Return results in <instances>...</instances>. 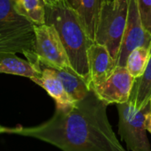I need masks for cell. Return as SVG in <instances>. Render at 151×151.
Returning <instances> with one entry per match:
<instances>
[{"instance_id":"obj_21","label":"cell","mask_w":151,"mask_h":151,"mask_svg":"<svg viewBox=\"0 0 151 151\" xmlns=\"http://www.w3.org/2000/svg\"><path fill=\"white\" fill-rule=\"evenodd\" d=\"M150 112H151V98H150Z\"/></svg>"},{"instance_id":"obj_15","label":"cell","mask_w":151,"mask_h":151,"mask_svg":"<svg viewBox=\"0 0 151 151\" xmlns=\"http://www.w3.org/2000/svg\"><path fill=\"white\" fill-rule=\"evenodd\" d=\"M150 54L151 49L139 47L128 55L126 68L134 78H138L143 73L148 65Z\"/></svg>"},{"instance_id":"obj_18","label":"cell","mask_w":151,"mask_h":151,"mask_svg":"<svg viewBox=\"0 0 151 151\" xmlns=\"http://www.w3.org/2000/svg\"><path fill=\"white\" fill-rule=\"evenodd\" d=\"M43 2L47 5H57L66 2V0H43Z\"/></svg>"},{"instance_id":"obj_13","label":"cell","mask_w":151,"mask_h":151,"mask_svg":"<svg viewBox=\"0 0 151 151\" xmlns=\"http://www.w3.org/2000/svg\"><path fill=\"white\" fill-rule=\"evenodd\" d=\"M104 1L105 0H81L80 7L77 10L93 41L95 39L99 12Z\"/></svg>"},{"instance_id":"obj_5","label":"cell","mask_w":151,"mask_h":151,"mask_svg":"<svg viewBox=\"0 0 151 151\" xmlns=\"http://www.w3.org/2000/svg\"><path fill=\"white\" fill-rule=\"evenodd\" d=\"M119 133L129 151H151L147 136L146 119L150 113V103L141 110H135L128 102L117 104Z\"/></svg>"},{"instance_id":"obj_1","label":"cell","mask_w":151,"mask_h":151,"mask_svg":"<svg viewBox=\"0 0 151 151\" xmlns=\"http://www.w3.org/2000/svg\"><path fill=\"white\" fill-rule=\"evenodd\" d=\"M107 106L95 92L33 127H15L13 134L50 143L62 151H127L107 117Z\"/></svg>"},{"instance_id":"obj_7","label":"cell","mask_w":151,"mask_h":151,"mask_svg":"<svg viewBox=\"0 0 151 151\" xmlns=\"http://www.w3.org/2000/svg\"><path fill=\"white\" fill-rule=\"evenodd\" d=\"M139 47L151 49V35L142 23L136 1L130 0L127 26L116 60L117 66L126 67L128 55Z\"/></svg>"},{"instance_id":"obj_12","label":"cell","mask_w":151,"mask_h":151,"mask_svg":"<svg viewBox=\"0 0 151 151\" xmlns=\"http://www.w3.org/2000/svg\"><path fill=\"white\" fill-rule=\"evenodd\" d=\"M0 73L27 77L30 80L41 75L27 60L8 52H0Z\"/></svg>"},{"instance_id":"obj_6","label":"cell","mask_w":151,"mask_h":151,"mask_svg":"<svg viewBox=\"0 0 151 151\" xmlns=\"http://www.w3.org/2000/svg\"><path fill=\"white\" fill-rule=\"evenodd\" d=\"M35 50L42 65L58 69L72 68L59 35L54 27L47 24L35 26Z\"/></svg>"},{"instance_id":"obj_16","label":"cell","mask_w":151,"mask_h":151,"mask_svg":"<svg viewBox=\"0 0 151 151\" xmlns=\"http://www.w3.org/2000/svg\"><path fill=\"white\" fill-rule=\"evenodd\" d=\"M144 28L151 35V0H135Z\"/></svg>"},{"instance_id":"obj_9","label":"cell","mask_w":151,"mask_h":151,"mask_svg":"<svg viewBox=\"0 0 151 151\" xmlns=\"http://www.w3.org/2000/svg\"><path fill=\"white\" fill-rule=\"evenodd\" d=\"M88 56L92 89L94 86L109 78L117 67V64L107 48L95 42L90 46Z\"/></svg>"},{"instance_id":"obj_19","label":"cell","mask_w":151,"mask_h":151,"mask_svg":"<svg viewBox=\"0 0 151 151\" xmlns=\"http://www.w3.org/2000/svg\"><path fill=\"white\" fill-rule=\"evenodd\" d=\"M15 130V127L11 128V127H5L3 126H0V134H13Z\"/></svg>"},{"instance_id":"obj_20","label":"cell","mask_w":151,"mask_h":151,"mask_svg":"<svg viewBox=\"0 0 151 151\" xmlns=\"http://www.w3.org/2000/svg\"><path fill=\"white\" fill-rule=\"evenodd\" d=\"M146 128H147V131L151 134V112L147 116V119H146Z\"/></svg>"},{"instance_id":"obj_11","label":"cell","mask_w":151,"mask_h":151,"mask_svg":"<svg viewBox=\"0 0 151 151\" xmlns=\"http://www.w3.org/2000/svg\"><path fill=\"white\" fill-rule=\"evenodd\" d=\"M151 98V54L143 73L135 78L130 94L128 104L135 110H141L146 106Z\"/></svg>"},{"instance_id":"obj_3","label":"cell","mask_w":151,"mask_h":151,"mask_svg":"<svg viewBox=\"0 0 151 151\" xmlns=\"http://www.w3.org/2000/svg\"><path fill=\"white\" fill-rule=\"evenodd\" d=\"M16 0H0V52L22 53L35 50V24L20 14Z\"/></svg>"},{"instance_id":"obj_14","label":"cell","mask_w":151,"mask_h":151,"mask_svg":"<svg viewBox=\"0 0 151 151\" xmlns=\"http://www.w3.org/2000/svg\"><path fill=\"white\" fill-rule=\"evenodd\" d=\"M16 10L35 25L45 24V4L43 0H16Z\"/></svg>"},{"instance_id":"obj_8","label":"cell","mask_w":151,"mask_h":151,"mask_svg":"<svg viewBox=\"0 0 151 151\" xmlns=\"http://www.w3.org/2000/svg\"><path fill=\"white\" fill-rule=\"evenodd\" d=\"M134 80L126 67L117 66L108 79L94 86L92 90L108 105L121 104L128 102Z\"/></svg>"},{"instance_id":"obj_2","label":"cell","mask_w":151,"mask_h":151,"mask_svg":"<svg viewBox=\"0 0 151 151\" xmlns=\"http://www.w3.org/2000/svg\"><path fill=\"white\" fill-rule=\"evenodd\" d=\"M45 24L54 27L57 30L72 69L91 88L88 54L94 41L90 38L78 12L67 2L57 5L45 4Z\"/></svg>"},{"instance_id":"obj_17","label":"cell","mask_w":151,"mask_h":151,"mask_svg":"<svg viewBox=\"0 0 151 151\" xmlns=\"http://www.w3.org/2000/svg\"><path fill=\"white\" fill-rule=\"evenodd\" d=\"M66 2L71 7H73L76 11L79 9L80 4H81V0H66Z\"/></svg>"},{"instance_id":"obj_4","label":"cell","mask_w":151,"mask_h":151,"mask_svg":"<svg viewBox=\"0 0 151 151\" xmlns=\"http://www.w3.org/2000/svg\"><path fill=\"white\" fill-rule=\"evenodd\" d=\"M130 0H105L101 7L94 42L107 48L117 60L127 26Z\"/></svg>"},{"instance_id":"obj_10","label":"cell","mask_w":151,"mask_h":151,"mask_svg":"<svg viewBox=\"0 0 151 151\" xmlns=\"http://www.w3.org/2000/svg\"><path fill=\"white\" fill-rule=\"evenodd\" d=\"M35 58H36V55H35ZM47 67L50 68L53 73L62 82L65 91L68 93V95L72 97V99L74 102L83 99L90 92L91 88L89 85L80 75H78L72 68L58 69V68L50 67V66H47Z\"/></svg>"}]
</instances>
